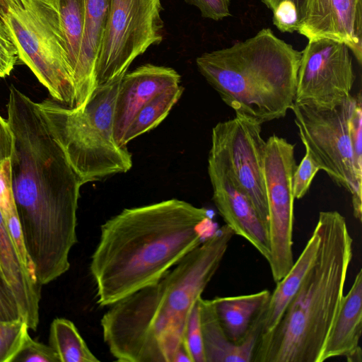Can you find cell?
I'll list each match as a JSON object with an SVG mask.
<instances>
[{"label": "cell", "mask_w": 362, "mask_h": 362, "mask_svg": "<svg viewBox=\"0 0 362 362\" xmlns=\"http://www.w3.org/2000/svg\"><path fill=\"white\" fill-rule=\"evenodd\" d=\"M298 32L308 40L344 43L362 62V0H307Z\"/></svg>", "instance_id": "5bb4252c"}, {"label": "cell", "mask_w": 362, "mask_h": 362, "mask_svg": "<svg viewBox=\"0 0 362 362\" xmlns=\"http://www.w3.org/2000/svg\"><path fill=\"white\" fill-rule=\"evenodd\" d=\"M0 271L13 293L21 317L29 329L36 330L40 322L42 285L31 276L21 262L1 210Z\"/></svg>", "instance_id": "e0dca14e"}, {"label": "cell", "mask_w": 362, "mask_h": 362, "mask_svg": "<svg viewBox=\"0 0 362 362\" xmlns=\"http://www.w3.org/2000/svg\"><path fill=\"white\" fill-rule=\"evenodd\" d=\"M346 360L349 362H361L362 361V351L359 346L350 354L345 356Z\"/></svg>", "instance_id": "e575fe53"}, {"label": "cell", "mask_w": 362, "mask_h": 362, "mask_svg": "<svg viewBox=\"0 0 362 362\" xmlns=\"http://www.w3.org/2000/svg\"><path fill=\"white\" fill-rule=\"evenodd\" d=\"M321 170L311 153L305 148V153L300 164L296 165L293 176V191L295 199L303 198L308 192L314 177Z\"/></svg>", "instance_id": "484cf974"}, {"label": "cell", "mask_w": 362, "mask_h": 362, "mask_svg": "<svg viewBox=\"0 0 362 362\" xmlns=\"http://www.w3.org/2000/svg\"><path fill=\"white\" fill-rule=\"evenodd\" d=\"M233 235L225 224L156 283L109 306L100 325L115 361L173 362L191 311L219 268Z\"/></svg>", "instance_id": "3957f363"}, {"label": "cell", "mask_w": 362, "mask_h": 362, "mask_svg": "<svg viewBox=\"0 0 362 362\" xmlns=\"http://www.w3.org/2000/svg\"><path fill=\"white\" fill-rule=\"evenodd\" d=\"M59 362L49 345H45L33 339L30 336L26 339L13 362Z\"/></svg>", "instance_id": "4316f807"}, {"label": "cell", "mask_w": 362, "mask_h": 362, "mask_svg": "<svg viewBox=\"0 0 362 362\" xmlns=\"http://www.w3.org/2000/svg\"><path fill=\"white\" fill-rule=\"evenodd\" d=\"M7 112L15 138L11 157L15 204L28 254L42 286L70 268L83 185L39 103L11 85Z\"/></svg>", "instance_id": "6da1fadb"}, {"label": "cell", "mask_w": 362, "mask_h": 362, "mask_svg": "<svg viewBox=\"0 0 362 362\" xmlns=\"http://www.w3.org/2000/svg\"><path fill=\"white\" fill-rule=\"evenodd\" d=\"M208 174L213 189V202L234 235L248 241L268 261V228L252 203L233 183L223 165L209 154Z\"/></svg>", "instance_id": "4fadbf2b"}, {"label": "cell", "mask_w": 362, "mask_h": 362, "mask_svg": "<svg viewBox=\"0 0 362 362\" xmlns=\"http://www.w3.org/2000/svg\"><path fill=\"white\" fill-rule=\"evenodd\" d=\"M0 275L3 277V276H2V274H1V271H0ZM3 278H4V277H3Z\"/></svg>", "instance_id": "8d00e7d4"}, {"label": "cell", "mask_w": 362, "mask_h": 362, "mask_svg": "<svg viewBox=\"0 0 362 362\" xmlns=\"http://www.w3.org/2000/svg\"><path fill=\"white\" fill-rule=\"evenodd\" d=\"M189 5L196 6L202 16L219 21L230 16V0H185Z\"/></svg>", "instance_id": "4dcf8cb0"}, {"label": "cell", "mask_w": 362, "mask_h": 362, "mask_svg": "<svg viewBox=\"0 0 362 362\" xmlns=\"http://www.w3.org/2000/svg\"><path fill=\"white\" fill-rule=\"evenodd\" d=\"M29 327L23 318L0 320V362H13L28 338Z\"/></svg>", "instance_id": "cb8c5ba5"}, {"label": "cell", "mask_w": 362, "mask_h": 362, "mask_svg": "<svg viewBox=\"0 0 362 362\" xmlns=\"http://www.w3.org/2000/svg\"><path fill=\"white\" fill-rule=\"evenodd\" d=\"M4 219L21 262L31 276L37 280L34 267L30 259L25 247L16 209L12 211L8 216H5Z\"/></svg>", "instance_id": "83f0119b"}, {"label": "cell", "mask_w": 362, "mask_h": 362, "mask_svg": "<svg viewBox=\"0 0 362 362\" xmlns=\"http://www.w3.org/2000/svg\"><path fill=\"white\" fill-rule=\"evenodd\" d=\"M49 341L59 362L99 361L69 320L55 318L52 321Z\"/></svg>", "instance_id": "7402d4cb"}, {"label": "cell", "mask_w": 362, "mask_h": 362, "mask_svg": "<svg viewBox=\"0 0 362 362\" xmlns=\"http://www.w3.org/2000/svg\"><path fill=\"white\" fill-rule=\"evenodd\" d=\"M15 209L11 163L7 158L0 162V210L5 217Z\"/></svg>", "instance_id": "f1b7e54d"}, {"label": "cell", "mask_w": 362, "mask_h": 362, "mask_svg": "<svg viewBox=\"0 0 362 362\" xmlns=\"http://www.w3.org/2000/svg\"><path fill=\"white\" fill-rule=\"evenodd\" d=\"M271 292L235 296L216 297L211 300L220 323L230 340L241 341L247 334L257 314L267 305Z\"/></svg>", "instance_id": "ffe728a7"}, {"label": "cell", "mask_w": 362, "mask_h": 362, "mask_svg": "<svg viewBox=\"0 0 362 362\" xmlns=\"http://www.w3.org/2000/svg\"><path fill=\"white\" fill-rule=\"evenodd\" d=\"M3 23L1 22V21L0 20V25H2Z\"/></svg>", "instance_id": "d590c367"}, {"label": "cell", "mask_w": 362, "mask_h": 362, "mask_svg": "<svg viewBox=\"0 0 362 362\" xmlns=\"http://www.w3.org/2000/svg\"><path fill=\"white\" fill-rule=\"evenodd\" d=\"M355 79L350 49L344 43L308 40L301 52L294 103L334 108L351 95Z\"/></svg>", "instance_id": "7c38bea8"}, {"label": "cell", "mask_w": 362, "mask_h": 362, "mask_svg": "<svg viewBox=\"0 0 362 362\" xmlns=\"http://www.w3.org/2000/svg\"><path fill=\"white\" fill-rule=\"evenodd\" d=\"M14 142V134L8 120L0 115V162L11 158Z\"/></svg>", "instance_id": "d6a6232c"}, {"label": "cell", "mask_w": 362, "mask_h": 362, "mask_svg": "<svg viewBox=\"0 0 362 362\" xmlns=\"http://www.w3.org/2000/svg\"><path fill=\"white\" fill-rule=\"evenodd\" d=\"M356 97L340 105L320 108L294 103L291 108L301 141L338 186L351 194L354 217L362 218V180L358 176L352 148L350 119Z\"/></svg>", "instance_id": "ba28073f"}, {"label": "cell", "mask_w": 362, "mask_h": 362, "mask_svg": "<svg viewBox=\"0 0 362 362\" xmlns=\"http://www.w3.org/2000/svg\"><path fill=\"white\" fill-rule=\"evenodd\" d=\"M362 330V271L344 295L339 309L324 344L319 362L346 356L358 349Z\"/></svg>", "instance_id": "ac0fdd59"}, {"label": "cell", "mask_w": 362, "mask_h": 362, "mask_svg": "<svg viewBox=\"0 0 362 362\" xmlns=\"http://www.w3.org/2000/svg\"><path fill=\"white\" fill-rule=\"evenodd\" d=\"M200 321L206 362H252L261 330L263 309L244 337L235 343L225 333L211 300L199 298Z\"/></svg>", "instance_id": "2e32d148"}, {"label": "cell", "mask_w": 362, "mask_h": 362, "mask_svg": "<svg viewBox=\"0 0 362 362\" xmlns=\"http://www.w3.org/2000/svg\"><path fill=\"white\" fill-rule=\"evenodd\" d=\"M160 0H108L95 78L105 86L127 73L133 61L163 39Z\"/></svg>", "instance_id": "9c48e42d"}, {"label": "cell", "mask_w": 362, "mask_h": 362, "mask_svg": "<svg viewBox=\"0 0 362 362\" xmlns=\"http://www.w3.org/2000/svg\"><path fill=\"white\" fill-rule=\"evenodd\" d=\"M295 144L276 135L266 141L264 176L268 207L269 258L273 280H281L292 267Z\"/></svg>", "instance_id": "30bf717a"}, {"label": "cell", "mask_w": 362, "mask_h": 362, "mask_svg": "<svg viewBox=\"0 0 362 362\" xmlns=\"http://www.w3.org/2000/svg\"><path fill=\"white\" fill-rule=\"evenodd\" d=\"M0 20L18 54L53 100L75 107L76 93L57 13L49 0H0Z\"/></svg>", "instance_id": "52a82bcc"}, {"label": "cell", "mask_w": 362, "mask_h": 362, "mask_svg": "<svg viewBox=\"0 0 362 362\" xmlns=\"http://www.w3.org/2000/svg\"><path fill=\"white\" fill-rule=\"evenodd\" d=\"M18 60L17 49L2 24L0 25V78L10 75Z\"/></svg>", "instance_id": "f546056e"}, {"label": "cell", "mask_w": 362, "mask_h": 362, "mask_svg": "<svg viewBox=\"0 0 362 362\" xmlns=\"http://www.w3.org/2000/svg\"><path fill=\"white\" fill-rule=\"evenodd\" d=\"M183 91L184 87L180 84L158 93L146 103L131 121L122 145L127 146L130 141L156 127L178 102Z\"/></svg>", "instance_id": "44dd1931"}, {"label": "cell", "mask_w": 362, "mask_h": 362, "mask_svg": "<svg viewBox=\"0 0 362 362\" xmlns=\"http://www.w3.org/2000/svg\"><path fill=\"white\" fill-rule=\"evenodd\" d=\"M262 124L235 114L217 123L211 132L209 155L226 169L235 185L249 199L268 228V207L264 176L266 141Z\"/></svg>", "instance_id": "8fae6325"}, {"label": "cell", "mask_w": 362, "mask_h": 362, "mask_svg": "<svg viewBox=\"0 0 362 362\" xmlns=\"http://www.w3.org/2000/svg\"><path fill=\"white\" fill-rule=\"evenodd\" d=\"M22 317L13 293L0 275V320H13Z\"/></svg>", "instance_id": "1f68e13d"}, {"label": "cell", "mask_w": 362, "mask_h": 362, "mask_svg": "<svg viewBox=\"0 0 362 362\" xmlns=\"http://www.w3.org/2000/svg\"><path fill=\"white\" fill-rule=\"evenodd\" d=\"M183 345L191 358L192 362H206L201 327L199 299L194 304L189 317Z\"/></svg>", "instance_id": "d4e9b609"}, {"label": "cell", "mask_w": 362, "mask_h": 362, "mask_svg": "<svg viewBox=\"0 0 362 362\" xmlns=\"http://www.w3.org/2000/svg\"><path fill=\"white\" fill-rule=\"evenodd\" d=\"M315 260L275 328L259 337L252 362H319L344 297L353 239L337 211L319 214Z\"/></svg>", "instance_id": "277c9868"}, {"label": "cell", "mask_w": 362, "mask_h": 362, "mask_svg": "<svg viewBox=\"0 0 362 362\" xmlns=\"http://www.w3.org/2000/svg\"><path fill=\"white\" fill-rule=\"evenodd\" d=\"M320 242L319 228L315 226L304 249L286 276L271 293L262 315L259 337L272 332L279 323L287 307L298 292L313 266Z\"/></svg>", "instance_id": "d6986e66"}, {"label": "cell", "mask_w": 362, "mask_h": 362, "mask_svg": "<svg viewBox=\"0 0 362 362\" xmlns=\"http://www.w3.org/2000/svg\"><path fill=\"white\" fill-rule=\"evenodd\" d=\"M180 74L173 68L152 64L141 65L126 73L120 82L114 111V136L122 142L139 110L158 93L179 86Z\"/></svg>", "instance_id": "9a60e30c"}, {"label": "cell", "mask_w": 362, "mask_h": 362, "mask_svg": "<svg viewBox=\"0 0 362 362\" xmlns=\"http://www.w3.org/2000/svg\"><path fill=\"white\" fill-rule=\"evenodd\" d=\"M301 52L269 28L198 57L199 73L235 114L259 124L284 117L295 103Z\"/></svg>", "instance_id": "5b68a950"}, {"label": "cell", "mask_w": 362, "mask_h": 362, "mask_svg": "<svg viewBox=\"0 0 362 362\" xmlns=\"http://www.w3.org/2000/svg\"><path fill=\"white\" fill-rule=\"evenodd\" d=\"M122 77L98 86L81 108L53 99L39 103L49 127L82 185L100 181L132 167L127 146L114 136L115 100Z\"/></svg>", "instance_id": "8992f818"}, {"label": "cell", "mask_w": 362, "mask_h": 362, "mask_svg": "<svg viewBox=\"0 0 362 362\" xmlns=\"http://www.w3.org/2000/svg\"><path fill=\"white\" fill-rule=\"evenodd\" d=\"M173 362H192L191 358L186 351L183 344L176 351Z\"/></svg>", "instance_id": "836d02e7"}, {"label": "cell", "mask_w": 362, "mask_h": 362, "mask_svg": "<svg viewBox=\"0 0 362 362\" xmlns=\"http://www.w3.org/2000/svg\"><path fill=\"white\" fill-rule=\"evenodd\" d=\"M273 13V23L281 32L298 31L307 0H261Z\"/></svg>", "instance_id": "603a6c76"}, {"label": "cell", "mask_w": 362, "mask_h": 362, "mask_svg": "<svg viewBox=\"0 0 362 362\" xmlns=\"http://www.w3.org/2000/svg\"><path fill=\"white\" fill-rule=\"evenodd\" d=\"M209 211L170 199L123 209L100 227L90 272L96 303H114L153 284L206 238Z\"/></svg>", "instance_id": "7a4b0ae2"}]
</instances>
